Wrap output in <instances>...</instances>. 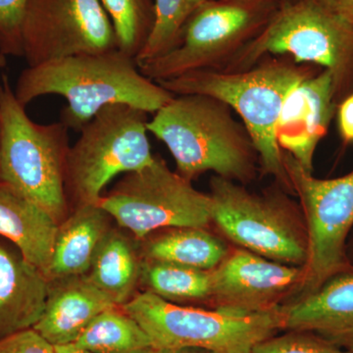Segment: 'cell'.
<instances>
[{
	"instance_id": "6da1fadb",
	"label": "cell",
	"mask_w": 353,
	"mask_h": 353,
	"mask_svg": "<svg viewBox=\"0 0 353 353\" xmlns=\"http://www.w3.org/2000/svg\"><path fill=\"white\" fill-rule=\"evenodd\" d=\"M14 92L25 108L44 95L63 97L67 104L59 121L78 132L111 104H128L154 114L174 97L143 76L134 58L118 50L28 66L18 77Z\"/></svg>"
},
{
	"instance_id": "7a4b0ae2",
	"label": "cell",
	"mask_w": 353,
	"mask_h": 353,
	"mask_svg": "<svg viewBox=\"0 0 353 353\" xmlns=\"http://www.w3.org/2000/svg\"><path fill=\"white\" fill-rule=\"evenodd\" d=\"M318 68L279 55L262 58L245 70H197L157 83L174 95L214 97L236 111L253 139L262 172L274 176L285 192H292L276 126L290 90Z\"/></svg>"
},
{
	"instance_id": "3957f363",
	"label": "cell",
	"mask_w": 353,
	"mask_h": 353,
	"mask_svg": "<svg viewBox=\"0 0 353 353\" xmlns=\"http://www.w3.org/2000/svg\"><path fill=\"white\" fill-rule=\"evenodd\" d=\"M148 131L167 146L176 173L188 180L208 171L241 185L256 176L259 155L250 132L214 97L174 95L148 120Z\"/></svg>"
},
{
	"instance_id": "277c9868",
	"label": "cell",
	"mask_w": 353,
	"mask_h": 353,
	"mask_svg": "<svg viewBox=\"0 0 353 353\" xmlns=\"http://www.w3.org/2000/svg\"><path fill=\"white\" fill-rule=\"evenodd\" d=\"M68 128L34 122L6 75L0 82V183L43 208L58 223L67 217L65 189Z\"/></svg>"
},
{
	"instance_id": "5b68a950",
	"label": "cell",
	"mask_w": 353,
	"mask_h": 353,
	"mask_svg": "<svg viewBox=\"0 0 353 353\" xmlns=\"http://www.w3.org/2000/svg\"><path fill=\"white\" fill-rule=\"evenodd\" d=\"M279 55L329 71L338 105L352 94L353 25L317 0L281 4L264 31L221 70H245L262 58Z\"/></svg>"
},
{
	"instance_id": "8992f818",
	"label": "cell",
	"mask_w": 353,
	"mask_h": 353,
	"mask_svg": "<svg viewBox=\"0 0 353 353\" xmlns=\"http://www.w3.org/2000/svg\"><path fill=\"white\" fill-rule=\"evenodd\" d=\"M280 306L264 312L241 314L181 306L143 292L121 307L145 330L154 347L252 353L257 343L282 330Z\"/></svg>"
},
{
	"instance_id": "52a82bcc",
	"label": "cell",
	"mask_w": 353,
	"mask_h": 353,
	"mask_svg": "<svg viewBox=\"0 0 353 353\" xmlns=\"http://www.w3.org/2000/svg\"><path fill=\"white\" fill-rule=\"evenodd\" d=\"M280 0H208L190 16L175 48L139 64L158 83L197 70H221L264 31Z\"/></svg>"
},
{
	"instance_id": "ba28073f",
	"label": "cell",
	"mask_w": 353,
	"mask_h": 353,
	"mask_svg": "<svg viewBox=\"0 0 353 353\" xmlns=\"http://www.w3.org/2000/svg\"><path fill=\"white\" fill-rule=\"evenodd\" d=\"M148 120L145 111L118 103L102 108L85 124L67 157V199L75 206L97 204L116 176L148 166L154 158Z\"/></svg>"
},
{
	"instance_id": "9c48e42d",
	"label": "cell",
	"mask_w": 353,
	"mask_h": 353,
	"mask_svg": "<svg viewBox=\"0 0 353 353\" xmlns=\"http://www.w3.org/2000/svg\"><path fill=\"white\" fill-rule=\"evenodd\" d=\"M211 222L230 241L265 259L303 267L308 240L303 212L284 192L254 194L243 185L213 176Z\"/></svg>"
},
{
	"instance_id": "30bf717a",
	"label": "cell",
	"mask_w": 353,
	"mask_h": 353,
	"mask_svg": "<svg viewBox=\"0 0 353 353\" xmlns=\"http://www.w3.org/2000/svg\"><path fill=\"white\" fill-rule=\"evenodd\" d=\"M97 204L138 241L160 230L206 228L211 222L209 194L155 155L148 166L125 174Z\"/></svg>"
},
{
	"instance_id": "8fae6325",
	"label": "cell",
	"mask_w": 353,
	"mask_h": 353,
	"mask_svg": "<svg viewBox=\"0 0 353 353\" xmlns=\"http://www.w3.org/2000/svg\"><path fill=\"white\" fill-rule=\"evenodd\" d=\"M284 165L292 194L301 201L307 232L308 254L299 299L353 269L347 245L353 228V169L339 178H316L285 152Z\"/></svg>"
},
{
	"instance_id": "7c38bea8",
	"label": "cell",
	"mask_w": 353,
	"mask_h": 353,
	"mask_svg": "<svg viewBox=\"0 0 353 353\" xmlns=\"http://www.w3.org/2000/svg\"><path fill=\"white\" fill-rule=\"evenodd\" d=\"M23 57L38 66L82 53L117 50L99 0H29L22 23Z\"/></svg>"
},
{
	"instance_id": "4fadbf2b",
	"label": "cell",
	"mask_w": 353,
	"mask_h": 353,
	"mask_svg": "<svg viewBox=\"0 0 353 353\" xmlns=\"http://www.w3.org/2000/svg\"><path fill=\"white\" fill-rule=\"evenodd\" d=\"M303 276V267L234 250L211 270L209 303L218 310L241 314L272 310L285 297L299 294Z\"/></svg>"
},
{
	"instance_id": "5bb4252c",
	"label": "cell",
	"mask_w": 353,
	"mask_h": 353,
	"mask_svg": "<svg viewBox=\"0 0 353 353\" xmlns=\"http://www.w3.org/2000/svg\"><path fill=\"white\" fill-rule=\"evenodd\" d=\"M333 77L321 69L304 79L285 97L276 126V138L282 152L313 172L316 148L336 113Z\"/></svg>"
},
{
	"instance_id": "9a60e30c",
	"label": "cell",
	"mask_w": 353,
	"mask_h": 353,
	"mask_svg": "<svg viewBox=\"0 0 353 353\" xmlns=\"http://www.w3.org/2000/svg\"><path fill=\"white\" fill-rule=\"evenodd\" d=\"M114 305L87 274L52 279L43 313L32 329L54 347L71 345L97 315Z\"/></svg>"
},
{
	"instance_id": "2e32d148",
	"label": "cell",
	"mask_w": 353,
	"mask_h": 353,
	"mask_svg": "<svg viewBox=\"0 0 353 353\" xmlns=\"http://www.w3.org/2000/svg\"><path fill=\"white\" fill-rule=\"evenodd\" d=\"M48 290L43 272L15 246L0 241V340L37 324Z\"/></svg>"
},
{
	"instance_id": "e0dca14e",
	"label": "cell",
	"mask_w": 353,
	"mask_h": 353,
	"mask_svg": "<svg viewBox=\"0 0 353 353\" xmlns=\"http://www.w3.org/2000/svg\"><path fill=\"white\" fill-rule=\"evenodd\" d=\"M280 311L282 330L317 333L330 341L353 334V269Z\"/></svg>"
},
{
	"instance_id": "ac0fdd59",
	"label": "cell",
	"mask_w": 353,
	"mask_h": 353,
	"mask_svg": "<svg viewBox=\"0 0 353 353\" xmlns=\"http://www.w3.org/2000/svg\"><path fill=\"white\" fill-rule=\"evenodd\" d=\"M58 224L43 208L0 183V236L44 275L50 267Z\"/></svg>"
},
{
	"instance_id": "d6986e66",
	"label": "cell",
	"mask_w": 353,
	"mask_h": 353,
	"mask_svg": "<svg viewBox=\"0 0 353 353\" xmlns=\"http://www.w3.org/2000/svg\"><path fill=\"white\" fill-rule=\"evenodd\" d=\"M111 219L99 204L75 206L58 224L48 280L88 274L99 243L112 228Z\"/></svg>"
},
{
	"instance_id": "ffe728a7",
	"label": "cell",
	"mask_w": 353,
	"mask_h": 353,
	"mask_svg": "<svg viewBox=\"0 0 353 353\" xmlns=\"http://www.w3.org/2000/svg\"><path fill=\"white\" fill-rule=\"evenodd\" d=\"M143 256L139 241L122 228H111L95 252L88 277L115 305L134 296Z\"/></svg>"
},
{
	"instance_id": "44dd1931",
	"label": "cell",
	"mask_w": 353,
	"mask_h": 353,
	"mask_svg": "<svg viewBox=\"0 0 353 353\" xmlns=\"http://www.w3.org/2000/svg\"><path fill=\"white\" fill-rule=\"evenodd\" d=\"M143 259L161 260L210 271L226 257L229 248L202 227L160 230L139 241Z\"/></svg>"
},
{
	"instance_id": "7402d4cb",
	"label": "cell",
	"mask_w": 353,
	"mask_h": 353,
	"mask_svg": "<svg viewBox=\"0 0 353 353\" xmlns=\"http://www.w3.org/2000/svg\"><path fill=\"white\" fill-rule=\"evenodd\" d=\"M74 345L92 353H145L153 347L145 330L118 305L97 315Z\"/></svg>"
},
{
	"instance_id": "603a6c76",
	"label": "cell",
	"mask_w": 353,
	"mask_h": 353,
	"mask_svg": "<svg viewBox=\"0 0 353 353\" xmlns=\"http://www.w3.org/2000/svg\"><path fill=\"white\" fill-rule=\"evenodd\" d=\"M211 270H201L183 265L143 259L139 285L170 303L209 301Z\"/></svg>"
},
{
	"instance_id": "cb8c5ba5",
	"label": "cell",
	"mask_w": 353,
	"mask_h": 353,
	"mask_svg": "<svg viewBox=\"0 0 353 353\" xmlns=\"http://www.w3.org/2000/svg\"><path fill=\"white\" fill-rule=\"evenodd\" d=\"M99 1L113 26L117 50L137 59L154 28V0Z\"/></svg>"
},
{
	"instance_id": "d4e9b609",
	"label": "cell",
	"mask_w": 353,
	"mask_h": 353,
	"mask_svg": "<svg viewBox=\"0 0 353 353\" xmlns=\"http://www.w3.org/2000/svg\"><path fill=\"white\" fill-rule=\"evenodd\" d=\"M206 1L208 0H154V28L137 57V63L154 59L173 50L190 16Z\"/></svg>"
},
{
	"instance_id": "484cf974",
	"label": "cell",
	"mask_w": 353,
	"mask_h": 353,
	"mask_svg": "<svg viewBox=\"0 0 353 353\" xmlns=\"http://www.w3.org/2000/svg\"><path fill=\"white\" fill-rule=\"evenodd\" d=\"M252 353H352L311 332L289 331L257 343Z\"/></svg>"
},
{
	"instance_id": "4316f807",
	"label": "cell",
	"mask_w": 353,
	"mask_h": 353,
	"mask_svg": "<svg viewBox=\"0 0 353 353\" xmlns=\"http://www.w3.org/2000/svg\"><path fill=\"white\" fill-rule=\"evenodd\" d=\"M29 0H0V52L23 57L22 23Z\"/></svg>"
},
{
	"instance_id": "83f0119b",
	"label": "cell",
	"mask_w": 353,
	"mask_h": 353,
	"mask_svg": "<svg viewBox=\"0 0 353 353\" xmlns=\"http://www.w3.org/2000/svg\"><path fill=\"white\" fill-rule=\"evenodd\" d=\"M0 353H55V347L32 328L0 340Z\"/></svg>"
},
{
	"instance_id": "f1b7e54d",
	"label": "cell",
	"mask_w": 353,
	"mask_h": 353,
	"mask_svg": "<svg viewBox=\"0 0 353 353\" xmlns=\"http://www.w3.org/2000/svg\"><path fill=\"white\" fill-rule=\"evenodd\" d=\"M339 131L345 143H353V92L347 95L336 108Z\"/></svg>"
},
{
	"instance_id": "f546056e",
	"label": "cell",
	"mask_w": 353,
	"mask_h": 353,
	"mask_svg": "<svg viewBox=\"0 0 353 353\" xmlns=\"http://www.w3.org/2000/svg\"><path fill=\"white\" fill-rule=\"evenodd\" d=\"M321 6L353 25V0H317Z\"/></svg>"
},
{
	"instance_id": "4dcf8cb0",
	"label": "cell",
	"mask_w": 353,
	"mask_h": 353,
	"mask_svg": "<svg viewBox=\"0 0 353 353\" xmlns=\"http://www.w3.org/2000/svg\"><path fill=\"white\" fill-rule=\"evenodd\" d=\"M145 353H213L208 350L196 347L161 348L153 347Z\"/></svg>"
},
{
	"instance_id": "1f68e13d",
	"label": "cell",
	"mask_w": 353,
	"mask_h": 353,
	"mask_svg": "<svg viewBox=\"0 0 353 353\" xmlns=\"http://www.w3.org/2000/svg\"><path fill=\"white\" fill-rule=\"evenodd\" d=\"M331 341L353 353V334L341 336V338L334 339V340Z\"/></svg>"
},
{
	"instance_id": "d6a6232c",
	"label": "cell",
	"mask_w": 353,
	"mask_h": 353,
	"mask_svg": "<svg viewBox=\"0 0 353 353\" xmlns=\"http://www.w3.org/2000/svg\"><path fill=\"white\" fill-rule=\"evenodd\" d=\"M55 347V353H92L88 352L87 350H83L82 348L76 347L74 343L71 345H58Z\"/></svg>"
},
{
	"instance_id": "836d02e7",
	"label": "cell",
	"mask_w": 353,
	"mask_h": 353,
	"mask_svg": "<svg viewBox=\"0 0 353 353\" xmlns=\"http://www.w3.org/2000/svg\"><path fill=\"white\" fill-rule=\"evenodd\" d=\"M7 65V57L3 53L0 52V82H1V77L3 75L2 71L6 68Z\"/></svg>"
},
{
	"instance_id": "e575fe53",
	"label": "cell",
	"mask_w": 353,
	"mask_h": 353,
	"mask_svg": "<svg viewBox=\"0 0 353 353\" xmlns=\"http://www.w3.org/2000/svg\"><path fill=\"white\" fill-rule=\"evenodd\" d=\"M294 1H297V0H280L281 4L292 3Z\"/></svg>"
}]
</instances>
